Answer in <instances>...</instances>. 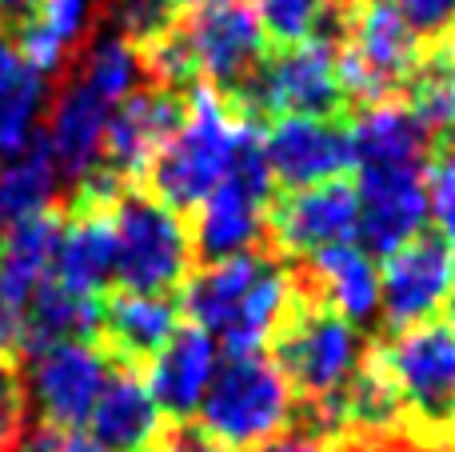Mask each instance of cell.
Instances as JSON below:
<instances>
[{"mask_svg": "<svg viewBox=\"0 0 455 452\" xmlns=\"http://www.w3.org/2000/svg\"><path fill=\"white\" fill-rule=\"evenodd\" d=\"M180 120H184V88H164V85L132 88L116 104V112H108L100 168H108L124 184H140L148 176L152 160L160 157V149L180 128Z\"/></svg>", "mask_w": 455, "mask_h": 452, "instance_id": "obj_16", "label": "cell"}, {"mask_svg": "<svg viewBox=\"0 0 455 452\" xmlns=\"http://www.w3.org/2000/svg\"><path fill=\"white\" fill-rule=\"evenodd\" d=\"M235 109L243 117H344L347 93L339 80V56L331 36H312L288 48H267L256 77L248 80Z\"/></svg>", "mask_w": 455, "mask_h": 452, "instance_id": "obj_8", "label": "cell"}, {"mask_svg": "<svg viewBox=\"0 0 455 452\" xmlns=\"http://www.w3.org/2000/svg\"><path fill=\"white\" fill-rule=\"evenodd\" d=\"M403 408V432L424 445L455 440V317L392 333L371 349Z\"/></svg>", "mask_w": 455, "mask_h": 452, "instance_id": "obj_3", "label": "cell"}, {"mask_svg": "<svg viewBox=\"0 0 455 452\" xmlns=\"http://www.w3.org/2000/svg\"><path fill=\"white\" fill-rule=\"evenodd\" d=\"M256 120L243 117L224 93H216L212 85L196 80L184 96V120L172 133V141L160 149V157L148 168V192L156 200H164L176 213L196 208L208 192L228 176L235 152L243 149Z\"/></svg>", "mask_w": 455, "mask_h": 452, "instance_id": "obj_2", "label": "cell"}, {"mask_svg": "<svg viewBox=\"0 0 455 452\" xmlns=\"http://www.w3.org/2000/svg\"><path fill=\"white\" fill-rule=\"evenodd\" d=\"M355 168H427L435 136L403 101L363 104L347 125Z\"/></svg>", "mask_w": 455, "mask_h": 452, "instance_id": "obj_21", "label": "cell"}, {"mask_svg": "<svg viewBox=\"0 0 455 452\" xmlns=\"http://www.w3.org/2000/svg\"><path fill=\"white\" fill-rule=\"evenodd\" d=\"M144 452H180V445H176V437H172V432H164V437H160L156 445H148Z\"/></svg>", "mask_w": 455, "mask_h": 452, "instance_id": "obj_41", "label": "cell"}, {"mask_svg": "<svg viewBox=\"0 0 455 452\" xmlns=\"http://www.w3.org/2000/svg\"><path fill=\"white\" fill-rule=\"evenodd\" d=\"M451 445H455V440H451Z\"/></svg>", "mask_w": 455, "mask_h": 452, "instance_id": "obj_45", "label": "cell"}, {"mask_svg": "<svg viewBox=\"0 0 455 452\" xmlns=\"http://www.w3.org/2000/svg\"><path fill=\"white\" fill-rule=\"evenodd\" d=\"M180 301L152 293H112L100 296V349L108 360L140 368L172 341L180 328Z\"/></svg>", "mask_w": 455, "mask_h": 452, "instance_id": "obj_19", "label": "cell"}, {"mask_svg": "<svg viewBox=\"0 0 455 452\" xmlns=\"http://www.w3.org/2000/svg\"><path fill=\"white\" fill-rule=\"evenodd\" d=\"M363 357H368V341L360 328L299 293L280 333L272 336V360L304 405L339 397L355 368L363 365Z\"/></svg>", "mask_w": 455, "mask_h": 452, "instance_id": "obj_7", "label": "cell"}, {"mask_svg": "<svg viewBox=\"0 0 455 452\" xmlns=\"http://www.w3.org/2000/svg\"><path fill=\"white\" fill-rule=\"evenodd\" d=\"M136 77H140V56L128 44L124 36H104L88 48L84 69H80V80H84L92 93H100L108 104H120L128 93L136 88Z\"/></svg>", "mask_w": 455, "mask_h": 452, "instance_id": "obj_30", "label": "cell"}, {"mask_svg": "<svg viewBox=\"0 0 455 452\" xmlns=\"http://www.w3.org/2000/svg\"><path fill=\"white\" fill-rule=\"evenodd\" d=\"M84 429L88 440L104 452H144L164 437V413H160L148 381L136 368L120 365L116 373H108Z\"/></svg>", "mask_w": 455, "mask_h": 452, "instance_id": "obj_20", "label": "cell"}, {"mask_svg": "<svg viewBox=\"0 0 455 452\" xmlns=\"http://www.w3.org/2000/svg\"><path fill=\"white\" fill-rule=\"evenodd\" d=\"M64 452H104L100 445H92L88 437H76V432H68V448Z\"/></svg>", "mask_w": 455, "mask_h": 452, "instance_id": "obj_40", "label": "cell"}, {"mask_svg": "<svg viewBox=\"0 0 455 452\" xmlns=\"http://www.w3.org/2000/svg\"><path fill=\"white\" fill-rule=\"evenodd\" d=\"M427 197H432V216L440 224L443 245L455 256V168L451 165H443V160L427 165Z\"/></svg>", "mask_w": 455, "mask_h": 452, "instance_id": "obj_34", "label": "cell"}, {"mask_svg": "<svg viewBox=\"0 0 455 452\" xmlns=\"http://www.w3.org/2000/svg\"><path fill=\"white\" fill-rule=\"evenodd\" d=\"M24 421H28V389L20 381V368L0 360V452L20 445Z\"/></svg>", "mask_w": 455, "mask_h": 452, "instance_id": "obj_32", "label": "cell"}, {"mask_svg": "<svg viewBox=\"0 0 455 452\" xmlns=\"http://www.w3.org/2000/svg\"><path fill=\"white\" fill-rule=\"evenodd\" d=\"M259 149L280 192L339 181L355 168L352 136L339 117H275L259 133Z\"/></svg>", "mask_w": 455, "mask_h": 452, "instance_id": "obj_13", "label": "cell"}, {"mask_svg": "<svg viewBox=\"0 0 455 452\" xmlns=\"http://www.w3.org/2000/svg\"><path fill=\"white\" fill-rule=\"evenodd\" d=\"M355 184V245L368 256H387L411 237L427 232L432 197H427V168H360Z\"/></svg>", "mask_w": 455, "mask_h": 452, "instance_id": "obj_15", "label": "cell"}, {"mask_svg": "<svg viewBox=\"0 0 455 452\" xmlns=\"http://www.w3.org/2000/svg\"><path fill=\"white\" fill-rule=\"evenodd\" d=\"M275 197L272 173L264 165L259 149V128L243 141L235 152L232 168L212 192L196 205V224H192V248L200 261H224V256L248 253L256 240H264L267 205Z\"/></svg>", "mask_w": 455, "mask_h": 452, "instance_id": "obj_10", "label": "cell"}, {"mask_svg": "<svg viewBox=\"0 0 455 452\" xmlns=\"http://www.w3.org/2000/svg\"><path fill=\"white\" fill-rule=\"evenodd\" d=\"M64 448H68V432L40 424V429H32L28 437H20V445L12 452H64Z\"/></svg>", "mask_w": 455, "mask_h": 452, "instance_id": "obj_37", "label": "cell"}, {"mask_svg": "<svg viewBox=\"0 0 455 452\" xmlns=\"http://www.w3.org/2000/svg\"><path fill=\"white\" fill-rule=\"evenodd\" d=\"M296 304V277L275 253L224 256L180 285V317L204 328L224 357L264 352Z\"/></svg>", "mask_w": 455, "mask_h": 452, "instance_id": "obj_1", "label": "cell"}, {"mask_svg": "<svg viewBox=\"0 0 455 452\" xmlns=\"http://www.w3.org/2000/svg\"><path fill=\"white\" fill-rule=\"evenodd\" d=\"M176 36L188 56L192 80L212 85L228 101L248 88L272 48L259 28L256 0H200L196 8L180 12Z\"/></svg>", "mask_w": 455, "mask_h": 452, "instance_id": "obj_9", "label": "cell"}, {"mask_svg": "<svg viewBox=\"0 0 455 452\" xmlns=\"http://www.w3.org/2000/svg\"><path fill=\"white\" fill-rule=\"evenodd\" d=\"M24 352V333H20V317H16L12 309H4L0 304V360H8V365H16Z\"/></svg>", "mask_w": 455, "mask_h": 452, "instance_id": "obj_36", "label": "cell"}, {"mask_svg": "<svg viewBox=\"0 0 455 452\" xmlns=\"http://www.w3.org/2000/svg\"><path fill=\"white\" fill-rule=\"evenodd\" d=\"M243 452H331V448L323 445V440L307 437V432L288 429V432H280V437L264 440V445H256V448H243Z\"/></svg>", "mask_w": 455, "mask_h": 452, "instance_id": "obj_35", "label": "cell"}, {"mask_svg": "<svg viewBox=\"0 0 455 452\" xmlns=\"http://www.w3.org/2000/svg\"><path fill=\"white\" fill-rule=\"evenodd\" d=\"M256 16L267 44L288 48L312 36L339 40L344 8L336 0H256Z\"/></svg>", "mask_w": 455, "mask_h": 452, "instance_id": "obj_29", "label": "cell"}, {"mask_svg": "<svg viewBox=\"0 0 455 452\" xmlns=\"http://www.w3.org/2000/svg\"><path fill=\"white\" fill-rule=\"evenodd\" d=\"M56 157L48 149L44 133H36L16 157L0 160V221L16 224L32 213L52 208L56 197Z\"/></svg>", "mask_w": 455, "mask_h": 452, "instance_id": "obj_27", "label": "cell"}, {"mask_svg": "<svg viewBox=\"0 0 455 452\" xmlns=\"http://www.w3.org/2000/svg\"><path fill=\"white\" fill-rule=\"evenodd\" d=\"M112 232H116L112 280L124 293L168 296L192 277L196 261L192 229L176 208H168L140 184H128L112 205Z\"/></svg>", "mask_w": 455, "mask_h": 452, "instance_id": "obj_5", "label": "cell"}, {"mask_svg": "<svg viewBox=\"0 0 455 452\" xmlns=\"http://www.w3.org/2000/svg\"><path fill=\"white\" fill-rule=\"evenodd\" d=\"M60 229H64V213L60 208H44V213H32L24 221L8 224V232L0 237V304L12 309L16 317L52 272Z\"/></svg>", "mask_w": 455, "mask_h": 452, "instance_id": "obj_23", "label": "cell"}, {"mask_svg": "<svg viewBox=\"0 0 455 452\" xmlns=\"http://www.w3.org/2000/svg\"><path fill=\"white\" fill-rule=\"evenodd\" d=\"M455 304V256L440 232H419L384 256L379 317L392 333L448 317Z\"/></svg>", "mask_w": 455, "mask_h": 452, "instance_id": "obj_12", "label": "cell"}, {"mask_svg": "<svg viewBox=\"0 0 455 452\" xmlns=\"http://www.w3.org/2000/svg\"><path fill=\"white\" fill-rule=\"evenodd\" d=\"M108 109L100 93L84 85V80H68L60 88L52 104V117H48V149L56 157V168L72 181L96 173L100 168V149H104V128H108Z\"/></svg>", "mask_w": 455, "mask_h": 452, "instance_id": "obj_22", "label": "cell"}, {"mask_svg": "<svg viewBox=\"0 0 455 452\" xmlns=\"http://www.w3.org/2000/svg\"><path fill=\"white\" fill-rule=\"evenodd\" d=\"M104 349L96 341H56L32 352V381L28 392L36 400V413L48 429L76 432L88 424L96 397L108 381Z\"/></svg>", "mask_w": 455, "mask_h": 452, "instance_id": "obj_14", "label": "cell"}, {"mask_svg": "<svg viewBox=\"0 0 455 452\" xmlns=\"http://www.w3.org/2000/svg\"><path fill=\"white\" fill-rule=\"evenodd\" d=\"M196 4H200V0H172L176 12H188V8H196Z\"/></svg>", "mask_w": 455, "mask_h": 452, "instance_id": "obj_42", "label": "cell"}, {"mask_svg": "<svg viewBox=\"0 0 455 452\" xmlns=\"http://www.w3.org/2000/svg\"><path fill=\"white\" fill-rule=\"evenodd\" d=\"M336 4H339V0H336Z\"/></svg>", "mask_w": 455, "mask_h": 452, "instance_id": "obj_44", "label": "cell"}, {"mask_svg": "<svg viewBox=\"0 0 455 452\" xmlns=\"http://www.w3.org/2000/svg\"><path fill=\"white\" fill-rule=\"evenodd\" d=\"M408 109L427 125L432 136H443L455 125V40H440L427 52H419L408 85Z\"/></svg>", "mask_w": 455, "mask_h": 452, "instance_id": "obj_28", "label": "cell"}, {"mask_svg": "<svg viewBox=\"0 0 455 452\" xmlns=\"http://www.w3.org/2000/svg\"><path fill=\"white\" fill-rule=\"evenodd\" d=\"M448 317H455V304H451V312H448Z\"/></svg>", "mask_w": 455, "mask_h": 452, "instance_id": "obj_43", "label": "cell"}, {"mask_svg": "<svg viewBox=\"0 0 455 452\" xmlns=\"http://www.w3.org/2000/svg\"><path fill=\"white\" fill-rule=\"evenodd\" d=\"M196 429L224 452L256 448L280 437L296 421V392L272 357L248 352L228 357L216 368L204 400H200Z\"/></svg>", "mask_w": 455, "mask_h": 452, "instance_id": "obj_4", "label": "cell"}, {"mask_svg": "<svg viewBox=\"0 0 455 452\" xmlns=\"http://www.w3.org/2000/svg\"><path fill=\"white\" fill-rule=\"evenodd\" d=\"M419 36L387 0H344L336 56L347 104L395 101L419 61Z\"/></svg>", "mask_w": 455, "mask_h": 452, "instance_id": "obj_6", "label": "cell"}, {"mask_svg": "<svg viewBox=\"0 0 455 452\" xmlns=\"http://www.w3.org/2000/svg\"><path fill=\"white\" fill-rule=\"evenodd\" d=\"M355 224H360V205H355V184L347 176L312 184V189L275 192L264 221L267 253L288 256V261H312L323 248L352 245Z\"/></svg>", "mask_w": 455, "mask_h": 452, "instance_id": "obj_11", "label": "cell"}, {"mask_svg": "<svg viewBox=\"0 0 455 452\" xmlns=\"http://www.w3.org/2000/svg\"><path fill=\"white\" fill-rule=\"evenodd\" d=\"M96 4H100V0H36L28 20L36 24V28H44L48 36H56L72 52L76 44H84L88 28H92Z\"/></svg>", "mask_w": 455, "mask_h": 452, "instance_id": "obj_31", "label": "cell"}, {"mask_svg": "<svg viewBox=\"0 0 455 452\" xmlns=\"http://www.w3.org/2000/svg\"><path fill=\"white\" fill-rule=\"evenodd\" d=\"M100 328V296H80L72 288L56 285L52 277L28 296L20 312L24 352H40L56 341H92Z\"/></svg>", "mask_w": 455, "mask_h": 452, "instance_id": "obj_25", "label": "cell"}, {"mask_svg": "<svg viewBox=\"0 0 455 452\" xmlns=\"http://www.w3.org/2000/svg\"><path fill=\"white\" fill-rule=\"evenodd\" d=\"M44 104V77L24 64L12 36L0 32V160L16 157L32 141V125Z\"/></svg>", "mask_w": 455, "mask_h": 452, "instance_id": "obj_26", "label": "cell"}, {"mask_svg": "<svg viewBox=\"0 0 455 452\" xmlns=\"http://www.w3.org/2000/svg\"><path fill=\"white\" fill-rule=\"evenodd\" d=\"M296 293L307 301L331 309L347 325L363 328L379 317V269L376 256H368L360 245H336L304 261V269L291 272Z\"/></svg>", "mask_w": 455, "mask_h": 452, "instance_id": "obj_17", "label": "cell"}, {"mask_svg": "<svg viewBox=\"0 0 455 452\" xmlns=\"http://www.w3.org/2000/svg\"><path fill=\"white\" fill-rule=\"evenodd\" d=\"M216 368H220V344L204 328L184 320L172 333V341L148 360V376H144L164 421L188 424L200 413V400H204Z\"/></svg>", "mask_w": 455, "mask_h": 452, "instance_id": "obj_18", "label": "cell"}, {"mask_svg": "<svg viewBox=\"0 0 455 452\" xmlns=\"http://www.w3.org/2000/svg\"><path fill=\"white\" fill-rule=\"evenodd\" d=\"M435 157H440L443 165L455 168V125H451L443 136H435Z\"/></svg>", "mask_w": 455, "mask_h": 452, "instance_id": "obj_39", "label": "cell"}, {"mask_svg": "<svg viewBox=\"0 0 455 452\" xmlns=\"http://www.w3.org/2000/svg\"><path fill=\"white\" fill-rule=\"evenodd\" d=\"M408 20L419 40H451L455 32V0H387Z\"/></svg>", "mask_w": 455, "mask_h": 452, "instance_id": "obj_33", "label": "cell"}, {"mask_svg": "<svg viewBox=\"0 0 455 452\" xmlns=\"http://www.w3.org/2000/svg\"><path fill=\"white\" fill-rule=\"evenodd\" d=\"M32 8H36V0H0V32H16L24 20L32 16Z\"/></svg>", "mask_w": 455, "mask_h": 452, "instance_id": "obj_38", "label": "cell"}, {"mask_svg": "<svg viewBox=\"0 0 455 452\" xmlns=\"http://www.w3.org/2000/svg\"><path fill=\"white\" fill-rule=\"evenodd\" d=\"M112 264H116L112 208H72L48 277L80 296H100L112 280Z\"/></svg>", "mask_w": 455, "mask_h": 452, "instance_id": "obj_24", "label": "cell"}]
</instances>
